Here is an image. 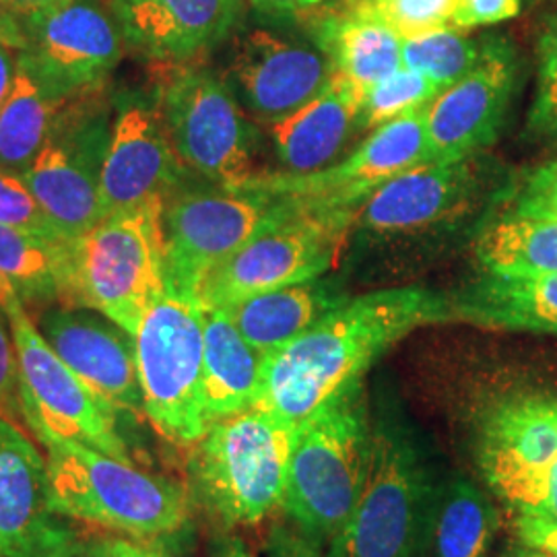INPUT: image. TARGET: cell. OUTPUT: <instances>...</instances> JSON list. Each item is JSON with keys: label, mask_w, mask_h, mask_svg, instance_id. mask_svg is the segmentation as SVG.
<instances>
[{"label": "cell", "mask_w": 557, "mask_h": 557, "mask_svg": "<svg viewBox=\"0 0 557 557\" xmlns=\"http://www.w3.org/2000/svg\"><path fill=\"white\" fill-rule=\"evenodd\" d=\"M438 322H455L450 299L419 285L347 298L262 359L255 407L299 423L361 382L366 370L400 338Z\"/></svg>", "instance_id": "cell-1"}, {"label": "cell", "mask_w": 557, "mask_h": 557, "mask_svg": "<svg viewBox=\"0 0 557 557\" xmlns=\"http://www.w3.org/2000/svg\"><path fill=\"white\" fill-rule=\"evenodd\" d=\"M46 450L54 515L135 541L174 537L190 522V494L174 479L147 473L77 440L34 434Z\"/></svg>", "instance_id": "cell-2"}, {"label": "cell", "mask_w": 557, "mask_h": 557, "mask_svg": "<svg viewBox=\"0 0 557 557\" xmlns=\"http://www.w3.org/2000/svg\"><path fill=\"white\" fill-rule=\"evenodd\" d=\"M298 423L259 407L207 428L188 455L190 499L221 527H255L283 508Z\"/></svg>", "instance_id": "cell-3"}, {"label": "cell", "mask_w": 557, "mask_h": 557, "mask_svg": "<svg viewBox=\"0 0 557 557\" xmlns=\"http://www.w3.org/2000/svg\"><path fill=\"white\" fill-rule=\"evenodd\" d=\"M440 494L423 448L400 423H372L370 458L356 508L326 557H425Z\"/></svg>", "instance_id": "cell-4"}, {"label": "cell", "mask_w": 557, "mask_h": 557, "mask_svg": "<svg viewBox=\"0 0 557 557\" xmlns=\"http://www.w3.org/2000/svg\"><path fill=\"white\" fill-rule=\"evenodd\" d=\"M370 438L361 382L299 421L283 512L312 543H331L351 517L366 479Z\"/></svg>", "instance_id": "cell-5"}, {"label": "cell", "mask_w": 557, "mask_h": 557, "mask_svg": "<svg viewBox=\"0 0 557 557\" xmlns=\"http://www.w3.org/2000/svg\"><path fill=\"white\" fill-rule=\"evenodd\" d=\"M165 202L120 211L64 246L62 304L83 306L137 335L165 287Z\"/></svg>", "instance_id": "cell-6"}, {"label": "cell", "mask_w": 557, "mask_h": 557, "mask_svg": "<svg viewBox=\"0 0 557 557\" xmlns=\"http://www.w3.org/2000/svg\"><path fill=\"white\" fill-rule=\"evenodd\" d=\"M145 418L160 436L193 446L207 432L202 413L205 306L165 283L135 335Z\"/></svg>", "instance_id": "cell-7"}, {"label": "cell", "mask_w": 557, "mask_h": 557, "mask_svg": "<svg viewBox=\"0 0 557 557\" xmlns=\"http://www.w3.org/2000/svg\"><path fill=\"white\" fill-rule=\"evenodd\" d=\"M479 475L515 515L557 518V395L510 393L473 425Z\"/></svg>", "instance_id": "cell-8"}, {"label": "cell", "mask_w": 557, "mask_h": 557, "mask_svg": "<svg viewBox=\"0 0 557 557\" xmlns=\"http://www.w3.org/2000/svg\"><path fill=\"white\" fill-rule=\"evenodd\" d=\"M356 213L294 207L207 273L197 294L200 304L205 310H223L257 294L322 277L337 264Z\"/></svg>", "instance_id": "cell-9"}, {"label": "cell", "mask_w": 557, "mask_h": 557, "mask_svg": "<svg viewBox=\"0 0 557 557\" xmlns=\"http://www.w3.org/2000/svg\"><path fill=\"white\" fill-rule=\"evenodd\" d=\"M168 139L186 170L220 188H244L257 178V140L232 87L213 71L168 66L158 100Z\"/></svg>", "instance_id": "cell-10"}, {"label": "cell", "mask_w": 557, "mask_h": 557, "mask_svg": "<svg viewBox=\"0 0 557 557\" xmlns=\"http://www.w3.org/2000/svg\"><path fill=\"white\" fill-rule=\"evenodd\" d=\"M4 314L17 349L23 419L32 434L50 432L133 462L120 436L119 411L57 356L21 298Z\"/></svg>", "instance_id": "cell-11"}, {"label": "cell", "mask_w": 557, "mask_h": 557, "mask_svg": "<svg viewBox=\"0 0 557 557\" xmlns=\"http://www.w3.org/2000/svg\"><path fill=\"white\" fill-rule=\"evenodd\" d=\"M20 23L17 66L59 108L94 96L122 59L119 23L98 0H69Z\"/></svg>", "instance_id": "cell-12"}, {"label": "cell", "mask_w": 557, "mask_h": 557, "mask_svg": "<svg viewBox=\"0 0 557 557\" xmlns=\"http://www.w3.org/2000/svg\"><path fill=\"white\" fill-rule=\"evenodd\" d=\"M294 207L252 188L182 193L165 202L163 234L165 283L199 294L200 283L260 230Z\"/></svg>", "instance_id": "cell-13"}, {"label": "cell", "mask_w": 557, "mask_h": 557, "mask_svg": "<svg viewBox=\"0 0 557 557\" xmlns=\"http://www.w3.org/2000/svg\"><path fill=\"white\" fill-rule=\"evenodd\" d=\"M110 128L98 101L83 98L62 106L40 153L21 176L66 239L79 238L103 220L100 178Z\"/></svg>", "instance_id": "cell-14"}, {"label": "cell", "mask_w": 557, "mask_h": 557, "mask_svg": "<svg viewBox=\"0 0 557 557\" xmlns=\"http://www.w3.org/2000/svg\"><path fill=\"white\" fill-rule=\"evenodd\" d=\"M428 108L372 131L345 160L310 174H260L244 188L304 209H356L384 182L428 160Z\"/></svg>", "instance_id": "cell-15"}, {"label": "cell", "mask_w": 557, "mask_h": 557, "mask_svg": "<svg viewBox=\"0 0 557 557\" xmlns=\"http://www.w3.org/2000/svg\"><path fill=\"white\" fill-rule=\"evenodd\" d=\"M517 81V54L506 38L481 40L478 64L428 108V160H471L492 145Z\"/></svg>", "instance_id": "cell-16"}, {"label": "cell", "mask_w": 557, "mask_h": 557, "mask_svg": "<svg viewBox=\"0 0 557 557\" xmlns=\"http://www.w3.org/2000/svg\"><path fill=\"white\" fill-rule=\"evenodd\" d=\"M48 502L46 457L23 425L0 416V557H69L79 549Z\"/></svg>", "instance_id": "cell-17"}, {"label": "cell", "mask_w": 557, "mask_h": 557, "mask_svg": "<svg viewBox=\"0 0 557 557\" xmlns=\"http://www.w3.org/2000/svg\"><path fill=\"white\" fill-rule=\"evenodd\" d=\"M36 326L57 356L116 411L145 418L133 335L91 308L66 304L41 310Z\"/></svg>", "instance_id": "cell-18"}, {"label": "cell", "mask_w": 557, "mask_h": 557, "mask_svg": "<svg viewBox=\"0 0 557 557\" xmlns=\"http://www.w3.org/2000/svg\"><path fill=\"white\" fill-rule=\"evenodd\" d=\"M230 77L244 108L260 122L275 124L314 100L335 69L314 44L252 29L236 40Z\"/></svg>", "instance_id": "cell-19"}, {"label": "cell", "mask_w": 557, "mask_h": 557, "mask_svg": "<svg viewBox=\"0 0 557 557\" xmlns=\"http://www.w3.org/2000/svg\"><path fill=\"white\" fill-rule=\"evenodd\" d=\"M184 165L168 139L158 106L131 101L112 120L101 163L103 218L168 202Z\"/></svg>", "instance_id": "cell-20"}, {"label": "cell", "mask_w": 557, "mask_h": 557, "mask_svg": "<svg viewBox=\"0 0 557 557\" xmlns=\"http://www.w3.org/2000/svg\"><path fill=\"white\" fill-rule=\"evenodd\" d=\"M122 40L165 66L190 64L227 40L244 0H112Z\"/></svg>", "instance_id": "cell-21"}, {"label": "cell", "mask_w": 557, "mask_h": 557, "mask_svg": "<svg viewBox=\"0 0 557 557\" xmlns=\"http://www.w3.org/2000/svg\"><path fill=\"white\" fill-rule=\"evenodd\" d=\"M475 170L471 160H425L384 182L363 200L356 223L370 232H413L446 220L471 197Z\"/></svg>", "instance_id": "cell-22"}, {"label": "cell", "mask_w": 557, "mask_h": 557, "mask_svg": "<svg viewBox=\"0 0 557 557\" xmlns=\"http://www.w3.org/2000/svg\"><path fill=\"white\" fill-rule=\"evenodd\" d=\"M363 89L335 73L314 100L271 124L285 174H310L331 165L354 128L361 126Z\"/></svg>", "instance_id": "cell-23"}, {"label": "cell", "mask_w": 557, "mask_h": 557, "mask_svg": "<svg viewBox=\"0 0 557 557\" xmlns=\"http://www.w3.org/2000/svg\"><path fill=\"white\" fill-rule=\"evenodd\" d=\"M448 299L455 322L494 331L557 335V273L537 277L483 273Z\"/></svg>", "instance_id": "cell-24"}, {"label": "cell", "mask_w": 557, "mask_h": 557, "mask_svg": "<svg viewBox=\"0 0 557 557\" xmlns=\"http://www.w3.org/2000/svg\"><path fill=\"white\" fill-rule=\"evenodd\" d=\"M312 23V41L335 73L368 89L403 66V38L372 13L345 2Z\"/></svg>", "instance_id": "cell-25"}, {"label": "cell", "mask_w": 557, "mask_h": 557, "mask_svg": "<svg viewBox=\"0 0 557 557\" xmlns=\"http://www.w3.org/2000/svg\"><path fill=\"white\" fill-rule=\"evenodd\" d=\"M262 359L225 310H205L202 413L207 428L255 407Z\"/></svg>", "instance_id": "cell-26"}, {"label": "cell", "mask_w": 557, "mask_h": 557, "mask_svg": "<svg viewBox=\"0 0 557 557\" xmlns=\"http://www.w3.org/2000/svg\"><path fill=\"white\" fill-rule=\"evenodd\" d=\"M347 296L319 278L278 287L223 308L262 358L277 351L333 312Z\"/></svg>", "instance_id": "cell-27"}, {"label": "cell", "mask_w": 557, "mask_h": 557, "mask_svg": "<svg viewBox=\"0 0 557 557\" xmlns=\"http://www.w3.org/2000/svg\"><path fill=\"white\" fill-rule=\"evenodd\" d=\"M485 275L537 277L557 273V220L502 215L475 242Z\"/></svg>", "instance_id": "cell-28"}, {"label": "cell", "mask_w": 557, "mask_h": 557, "mask_svg": "<svg viewBox=\"0 0 557 557\" xmlns=\"http://www.w3.org/2000/svg\"><path fill=\"white\" fill-rule=\"evenodd\" d=\"M498 512L478 485L455 478L440 494L432 533L434 557H490Z\"/></svg>", "instance_id": "cell-29"}, {"label": "cell", "mask_w": 557, "mask_h": 557, "mask_svg": "<svg viewBox=\"0 0 557 557\" xmlns=\"http://www.w3.org/2000/svg\"><path fill=\"white\" fill-rule=\"evenodd\" d=\"M59 106L17 66L9 98L0 108V168L23 176L40 153Z\"/></svg>", "instance_id": "cell-30"}, {"label": "cell", "mask_w": 557, "mask_h": 557, "mask_svg": "<svg viewBox=\"0 0 557 557\" xmlns=\"http://www.w3.org/2000/svg\"><path fill=\"white\" fill-rule=\"evenodd\" d=\"M64 246L0 223V273L23 304L62 301Z\"/></svg>", "instance_id": "cell-31"}, {"label": "cell", "mask_w": 557, "mask_h": 557, "mask_svg": "<svg viewBox=\"0 0 557 557\" xmlns=\"http://www.w3.org/2000/svg\"><path fill=\"white\" fill-rule=\"evenodd\" d=\"M481 57V41L462 36L455 27L428 32L403 40V66L448 89L462 79Z\"/></svg>", "instance_id": "cell-32"}, {"label": "cell", "mask_w": 557, "mask_h": 557, "mask_svg": "<svg viewBox=\"0 0 557 557\" xmlns=\"http://www.w3.org/2000/svg\"><path fill=\"white\" fill-rule=\"evenodd\" d=\"M442 91L434 81L400 66L393 75L374 83L363 91L361 101V128H379L391 120L400 119L413 110L425 108Z\"/></svg>", "instance_id": "cell-33"}, {"label": "cell", "mask_w": 557, "mask_h": 557, "mask_svg": "<svg viewBox=\"0 0 557 557\" xmlns=\"http://www.w3.org/2000/svg\"><path fill=\"white\" fill-rule=\"evenodd\" d=\"M386 23L403 40L453 27L460 0H345Z\"/></svg>", "instance_id": "cell-34"}, {"label": "cell", "mask_w": 557, "mask_h": 557, "mask_svg": "<svg viewBox=\"0 0 557 557\" xmlns=\"http://www.w3.org/2000/svg\"><path fill=\"white\" fill-rule=\"evenodd\" d=\"M0 223L48 242H71L48 220L23 178L4 168H0Z\"/></svg>", "instance_id": "cell-35"}, {"label": "cell", "mask_w": 557, "mask_h": 557, "mask_svg": "<svg viewBox=\"0 0 557 557\" xmlns=\"http://www.w3.org/2000/svg\"><path fill=\"white\" fill-rule=\"evenodd\" d=\"M527 124L539 137L557 139V13L539 38L537 89Z\"/></svg>", "instance_id": "cell-36"}, {"label": "cell", "mask_w": 557, "mask_h": 557, "mask_svg": "<svg viewBox=\"0 0 557 557\" xmlns=\"http://www.w3.org/2000/svg\"><path fill=\"white\" fill-rule=\"evenodd\" d=\"M506 213L557 220V160L539 165L518 184Z\"/></svg>", "instance_id": "cell-37"}, {"label": "cell", "mask_w": 557, "mask_h": 557, "mask_svg": "<svg viewBox=\"0 0 557 557\" xmlns=\"http://www.w3.org/2000/svg\"><path fill=\"white\" fill-rule=\"evenodd\" d=\"M0 416L25 425L20 397V363L17 349L7 314L0 310Z\"/></svg>", "instance_id": "cell-38"}, {"label": "cell", "mask_w": 557, "mask_h": 557, "mask_svg": "<svg viewBox=\"0 0 557 557\" xmlns=\"http://www.w3.org/2000/svg\"><path fill=\"white\" fill-rule=\"evenodd\" d=\"M522 9V0H460L453 27L458 32L481 25H496L515 20Z\"/></svg>", "instance_id": "cell-39"}, {"label": "cell", "mask_w": 557, "mask_h": 557, "mask_svg": "<svg viewBox=\"0 0 557 557\" xmlns=\"http://www.w3.org/2000/svg\"><path fill=\"white\" fill-rule=\"evenodd\" d=\"M512 533L520 545L557 557V518L515 515Z\"/></svg>", "instance_id": "cell-40"}, {"label": "cell", "mask_w": 557, "mask_h": 557, "mask_svg": "<svg viewBox=\"0 0 557 557\" xmlns=\"http://www.w3.org/2000/svg\"><path fill=\"white\" fill-rule=\"evenodd\" d=\"M260 15L283 21H310L333 9L338 0H244Z\"/></svg>", "instance_id": "cell-41"}, {"label": "cell", "mask_w": 557, "mask_h": 557, "mask_svg": "<svg viewBox=\"0 0 557 557\" xmlns=\"http://www.w3.org/2000/svg\"><path fill=\"white\" fill-rule=\"evenodd\" d=\"M267 557H324L320 545L287 524H275L267 537Z\"/></svg>", "instance_id": "cell-42"}, {"label": "cell", "mask_w": 557, "mask_h": 557, "mask_svg": "<svg viewBox=\"0 0 557 557\" xmlns=\"http://www.w3.org/2000/svg\"><path fill=\"white\" fill-rule=\"evenodd\" d=\"M106 552L110 557H174L160 545L135 539H112L106 541Z\"/></svg>", "instance_id": "cell-43"}, {"label": "cell", "mask_w": 557, "mask_h": 557, "mask_svg": "<svg viewBox=\"0 0 557 557\" xmlns=\"http://www.w3.org/2000/svg\"><path fill=\"white\" fill-rule=\"evenodd\" d=\"M0 44L20 52L23 46V32H21L20 15L11 11L4 0H0Z\"/></svg>", "instance_id": "cell-44"}, {"label": "cell", "mask_w": 557, "mask_h": 557, "mask_svg": "<svg viewBox=\"0 0 557 557\" xmlns=\"http://www.w3.org/2000/svg\"><path fill=\"white\" fill-rule=\"evenodd\" d=\"M15 73H17V52L13 48L0 44V108L9 98Z\"/></svg>", "instance_id": "cell-45"}, {"label": "cell", "mask_w": 557, "mask_h": 557, "mask_svg": "<svg viewBox=\"0 0 557 557\" xmlns=\"http://www.w3.org/2000/svg\"><path fill=\"white\" fill-rule=\"evenodd\" d=\"M69 0H4V4L15 11L17 15H29V13H38V11H46L52 7L64 4Z\"/></svg>", "instance_id": "cell-46"}, {"label": "cell", "mask_w": 557, "mask_h": 557, "mask_svg": "<svg viewBox=\"0 0 557 557\" xmlns=\"http://www.w3.org/2000/svg\"><path fill=\"white\" fill-rule=\"evenodd\" d=\"M215 557H252V554L248 552V547L244 545L242 539L227 535V537L220 539Z\"/></svg>", "instance_id": "cell-47"}, {"label": "cell", "mask_w": 557, "mask_h": 557, "mask_svg": "<svg viewBox=\"0 0 557 557\" xmlns=\"http://www.w3.org/2000/svg\"><path fill=\"white\" fill-rule=\"evenodd\" d=\"M17 298H20V296H17L15 287L11 285V281L0 273V310L4 312Z\"/></svg>", "instance_id": "cell-48"}, {"label": "cell", "mask_w": 557, "mask_h": 557, "mask_svg": "<svg viewBox=\"0 0 557 557\" xmlns=\"http://www.w3.org/2000/svg\"><path fill=\"white\" fill-rule=\"evenodd\" d=\"M502 557H554L549 556V554H543V552H539V549H533V547H527V545H512L510 549H506Z\"/></svg>", "instance_id": "cell-49"}, {"label": "cell", "mask_w": 557, "mask_h": 557, "mask_svg": "<svg viewBox=\"0 0 557 557\" xmlns=\"http://www.w3.org/2000/svg\"><path fill=\"white\" fill-rule=\"evenodd\" d=\"M69 557H110L108 556V552H106V545L100 543V545H89V547H79V549H75L73 554Z\"/></svg>", "instance_id": "cell-50"}, {"label": "cell", "mask_w": 557, "mask_h": 557, "mask_svg": "<svg viewBox=\"0 0 557 557\" xmlns=\"http://www.w3.org/2000/svg\"><path fill=\"white\" fill-rule=\"evenodd\" d=\"M529 2H539V0H529Z\"/></svg>", "instance_id": "cell-51"}]
</instances>
